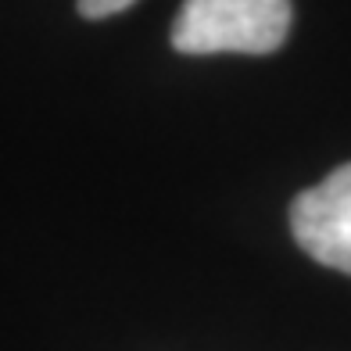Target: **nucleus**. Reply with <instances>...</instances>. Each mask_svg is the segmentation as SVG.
I'll list each match as a JSON object with an SVG mask.
<instances>
[{
  "label": "nucleus",
  "mask_w": 351,
  "mask_h": 351,
  "mask_svg": "<svg viewBox=\"0 0 351 351\" xmlns=\"http://www.w3.org/2000/svg\"><path fill=\"white\" fill-rule=\"evenodd\" d=\"M291 29V0H183L172 22L180 54H273Z\"/></svg>",
  "instance_id": "1"
},
{
  "label": "nucleus",
  "mask_w": 351,
  "mask_h": 351,
  "mask_svg": "<svg viewBox=\"0 0 351 351\" xmlns=\"http://www.w3.org/2000/svg\"><path fill=\"white\" fill-rule=\"evenodd\" d=\"M291 233L308 258L351 276V162L294 197Z\"/></svg>",
  "instance_id": "2"
},
{
  "label": "nucleus",
  "mask_w": 351,
  "mask_h": 351,
  "mask_svg": "<svg viewBox=\"0 0 351 351\" xmlns=\"http://www.w3.org/2000/svg\"><path fill=\"white\" fill-rule=\"evenodd\" d=\"M133 4L136 0H79V14L83 19H108V14H119Z\"/></svg>",
  "instance_id": "3"
}]
</instances>
